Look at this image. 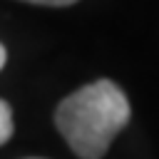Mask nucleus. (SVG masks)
Instances as JSON below:
<instances>
[{
    "mask_svg": "<svg viewBox=\"0 0 159 159\" xmlns=\"http://www.w3.org/2000/svg\"><path fill=\"white\" fill-rule=\"evenodd\" d=\"M25 2H32V5H47V7H67V5H75L77 0H25Z\"/></svg>",
    "mask_w": 159,
    "mask_h": 159,
    "instance_id": "nucleus-3",
    "label": "nucleus"
},
{
    "mask_svg": "<svg viewBox=\"0 0 159 159\" xmlns=\"http://www.w3.org/2000/svg\"><path fill=\"white\" fill-rule=\"evenodd\" d=\"M5 60H7V52H5V47H2V42H0V70H2Z\"/></svg>",
    "mask_w": 159,
    "mask_h": 159,
    "instance_id": "nucleus-4",
    "label": "nucleus"
},
{
    "mask_svg": "<svg viewBox=\"0 0 159 159\" xmlns=\"http://www.w3.org/2000/svg\"><path fill=\"white\" fill-rule=\"evenodd\" d=\"M32 159H40V157H32Z\"/></svg>",
    "mask_w": 159,
    "mask_h": 159,
    "instance_id": "nucleus-5",
    "label": "nucleus"
},
{
    "mask_svg": "<svg viewBox=\"0 0 159 159\" xmlns=\"http://www.w3.org/2000/svg\"><path fill=\"white\" fill-rule=\"evenodd\" d=\"M12 137V109L5 99H0V144Z\"/></svg>",
    "mask_w": 159,
    "mask_h": 159,
    "instance_id": "nucleus-2",
    "label": "nucleus"
},
{
    "mask_svg": "<svg viewBox=\"0 0 159 159\" xmlns=\"http://www.w3.org/2000/svg\"><path fill=\"white\" fill-rule=\"evenodd\" d=\"M129 117L132 107L119 84L97 80L57 104L55 124L80 159H102Z\"/></svg>",
    "mask_w": 159,
    "mask_h": 159,
    "instance_id": "nucleus-1",
    "label": "nucleus"
}]
</instances>
